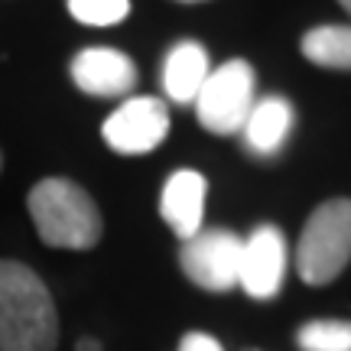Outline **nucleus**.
<instances>
[{
	"label": "nucleus",
	"instance_id": "obj_1",
	"mask_svg": "<svg viewBox=\"0 0 351 351\" xmlns=\"http://www.w3.org/2000/svg\"><path fill=\"white\" fill-rule=\"evenodd\" d=\"M59 313L49 287L20 261H0V351H56Z\"/></svg>",
	"mask_w": 351,
	"mask_h": 351
},
{
	"label": "nucleus",
	"instance_id": "obj_2",
	"mask_svg": "<svg viewBox=\"0 0 351 351\" xmlns=\"http://www.w3.org/2000/svg\"><path fill=\"white\" fill-rule=\"evenodd\" d=\"M26 205L33 215L36 234L49 247L91 251L104 234V221H101L95 199L72 179H62V176L39 179L29 189Z\"/></svg>",
	"mask_w": 351,
	"mask_h": 351
},
{
	"label": "nucleus",
	"instance_id": "obj_3",
	"mask_svg": "<svg viewBox=\"0 0 351 351\" xmlns=\"http://www.w3.org/2000/svg\"><path fill=\"white\" fill-rule=\"evenodd\" d=\"M351 261V199L322 202L296 244V274L309 287H326Z\"/></svg>",
	"mask_w": 351,
	"mask_h": 351
},
{
	"label": "nucleus",
	"instance_id": "obj_4",
	"mask_svg": "<svg viewBox=\"0 0 351 351\" xmlns=\"http://www.w3.org/2000/svg\"><path fill=\"white\" fill-rule=\"evenodd\" d=\"M254 88H257V75H254L251 62H244V59H231V62L212 69V75L205 78L199 98H195L199 124L215 137L241 134V127L257 101Z\"/></svg>",
	"mask_w": 351,
	"mask_h": 351
},
{
	"label": "nucleus",
	"instance_id": "obj_5",
	"mask_svg": "<svg viewBox=\"0 0 351 351\" xmlns=\"http://www.w3.org/2000/svg\"><path fill=\"white\" fill-rule=\"evenodd\" d=\"M241 251L244 238L228 228H202L199 234L182 241L179 267L199 289L228 293L241 283Z\"/></svg>",
	"mask_w": 351,
	"mask_h": 351
},
{
	"label": "nucleus",
	"instance_id": "obj_6",
	"mask_svg": "<svg viewBox=\"0 0 351 351\" xmlns=\"http://www.w3.org/2000/svg\"><path fill=\"white\" fill-rule=\"evenodd\" d=\"M169 134V108L160 98L140 95L127 98L117 111L101 124V137L121 156H143L156 150Z\"/></svg>",
	"mask_w": 351,
	"mask_h": 351
},
{
	"label": "nucleus",
	"instance_id": "obj_7",
	"mask_svg": "<svg viewBox=\"0 0 351 351\" xmlns=\"http://www.w3.org/2000/svg\"><path fill=\"white\" fill-rule=\"evenodd\" d=\"M287 238L276 225L254 228L244 238V251H241V283L238 287L254 296V300H274L283 276H287Z\"/></svg>",
	"mask_w": 351,
	"mask_h": 351
},
{
	"label": "nucleus",
	"instance_id": "obj_8",
	"mask_svg": "<svg viewBox=\"0 0 351 351\" xmlns=\"http://www.w3.org/2000/svg\"><path fill=\"white\" fill-rule=\"evenodd\" d=\"M69 75L78 91H85L91 98H121V95H130L137 85V65L121 49L88 46L72 56Z\"/></svg>",
	"mask_w": 351,
	"mask_h": 351
},
{
	"label": "nucleus",
	"instance_id": "obj_9",
	"mask_svg": "<svg viewBox=\"0 0 351 351\" xmlns=\"http://www.w3.org/2000/svg\"><path fill=\"white\" fill-rule=\"evenodd\" d=\"M293 127H296V111H293L289 98H283V95L257 98L244 127H241L244 150L257 156V160H274V156L283 153Z\"/></svg>",
	"mask_w": 351,
	"mask_h": 351
},
{
	"label": "nucleus",
	"instance_id": "obj_10",
	"mask_svg": "<svg viewBox=\"0 0 351 351\" xmlns=\"http://www.w3.org/2000/svg\"><path fill=\"white\" fill-rule=\"evenodd\" d=\"M208 182L195 169H176L160 192V215L179 241H189L202 231Z\"/></svg>",
	"mask_w": 351,
	"mask_h": 351
},
{
	"label": "nucleus",
	"instance_id": "obj_11",
	"mask_svg": "<svg viewBox=\"0 0 351 351\" xmlns=\"http://www.w3.org/2000/svg\"><path fill=\"white\" fill-rule=\"evenodd\" d=\"M212 75L208 49L195 39H182L163 59V91L173 104H195L205 78Z\"/></svg>",
	"mask_w": 351,
	"mask_h": 351
},
{
	"label": "nucleus",
	"instance_id": "obj_12",
	"mask_svg": "<svg viewBox=\"0 0 351 351\" xmlns=\"http://www.w3.org/2000/svg\"><path fill=\"white\" fill-rule=\"evenodd\" d=\"M300 49L319 69L351 72V23H322L306 29Z\"/></svg>",
	"mask_w": 351,
	"mask_h": 351
},
{
	"label": "nucleus",
	"instance_id": "obj_13",
	"mask_svg": "<svg viewBox=\"0 0 351 351\" xmlns=\"http://www.w3.org/2000/svg\"><path fill=\"white\" fill-rule=\"evenodd\" d=\"M302 351H351V322L341 319H315L296 332Z\"/></svg>",
	"mask_w": 351,
	"mask_h": 351
},
{
	"label": "nucleus",
	"instance_id": "obj_14",
	"mask_svg": "<svg viewBox=\"0 0 351 351\" xmlns=\"http://www.w3.org/2000/svg\"><path fill=\"white\" fill-rule=\"evenodd\" d=\"M69 13L85 26H117L130 13V0H69Z\"/></svg>",
	"mask_w": 351,
	"mask_h": 351
},
{
	"label": "nucleus",
	"instance_id": "obj_15",
	"mask_svg": "<svg viewBox=\"0 0 351 351\" xmlns=\"http://www.w3.org/2000/svg\"><path fill=\"white\" fill-rule=\"evenodd\" d=\"M179 351H221V345L212 335H205V332H189L179 341Z\"/></svg>",
	"mask_w": 351,
	"mask_h": 351
},
{
	"label": "nucleus",
	"instance_id": "obj_16",
	"mask_svg": "<svg viewBox=\"0 0 351 351\" xmlns=\"http://www.w3.org/2000/svg\"><path fill=\"white\" fill-rule=\"evenodd\" d=\"M75 351H101V341L98 339H78Z\"/></svg>",
	"mask_w": 351,
	"mask_h": 351
},
{
	"label": "nucleus",
	"instance_id": "obj_17",
	"mask_svg": "<svg viewBox=\"0 0 351 351\" xmlns=\"http://www.w3.org/2000/svg\"><path fill=\"white\" fill-rule=\"evenodd\" d=\"M339 7H341V10H345V13H348V16H351V0H339Z\"/></svg>",
	"mask_w": 351,
	"mask_h": 351
},
{
	"label": "nucleus",
	"instance_id": "obj_18",
	"mask_svg": "<svg viewBox=\"0 0 351 351\" xmlns=\"http://www.w3.org/2000/svg\"><path fill=\"white\" fill-rule=\"evenodd\" d=\"M179 3H202V0H179Z\"/></svg>",
	"mask_w": 351,
	"mask_h": 351
},
{
	"label": "nucleus",
	"instance_id": "obj_19",
	"mask_svg": "<svg viewBox=\"0 0 351 351\" xmlns=\"http://www.w3.org/2000/svg\"><path fill=\"white\" fill-rule=\"evenodd\" d=\"M0 169H3V156H0Z\"/></svg>",
	"mask_w": 351,
	"mask_h": 351
}]
</instances>
